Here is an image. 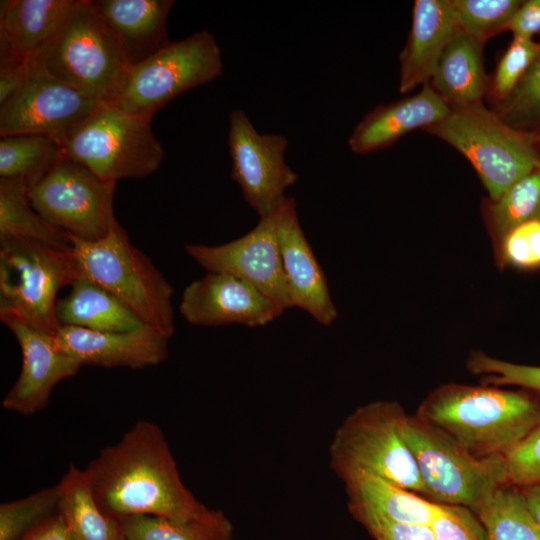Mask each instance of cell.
Masks as SVG:
<instances>
[{
  "mask_svg": "<svg viewBox=\"0 0 540 540\" xmlns=\"http://www.w3.org/2000/svg\"><path fill=\"white\" fill-rule=\"evenodd\" d=\"M101 508L117 520L131 516L192 519L211 509L183 483L160 427L136 422L84 469Z\"/></svg>",
  "mask_w": 540,
  "mask_h": 540,
  "instance_id": "cell-1",
  "label": "cell"
},
{
  "mask_svg": "<svg viewBox=\"0 0 540 540\" xmlns=\"http://www.w3.org/2000/svg\"><path fill=\"white\" fill-rule=\"evenodd\" d=\"M415 415L477 458L505 457L540 423V395L524 389L448 383L431 391Z\"/></svg>",
  "mask_w": 540,
  "mask_h": 540,
  "instance_id": "cell-2",
  "label": "cell"
},
{
  "mask_svg": "<svg viewBox=\"0 0 540 540\" xmlns=\"http://www.w3.org/2000/svg\"><path fill=\"white\" fill-rule=\"evenodd\" d=\"M69 239L80 277L106 289L144 325L172 337L174 289L118 222L100 240Z\"/></svg>",
  "mask_w": 540,
  "mask_h": 540,
  "instance_id": "cell-3",
  "label": "cell"
},
{
  "mask_svg": "<svg viewBox=\"0 0 540 540\" xmlns=\"http://www.w3.org/2000/svg\"><path fill=\"white\" fill-rule=\"evenodd\" d=\"M152 118L102 102L85 120L57 139L62 158L103 180L143 178L156 172L165 152L153 134Z\"/></svg>",
  "mask_w": 540,
  "mask_h": 540,
  "instance_id": "cell-4",
  "label": "cell"
},
{
  "mask_svg": "<svg viewBox=\"0 0 540 540\" xmlns=\"http://www.w3.org/2000/svg\"><path fill=\"white\" fill-rule=\"evenodd\" d=\"M402 433L416 461L424 497L436 504L475 511L508 484L505 457L477 458L415 414L405 417Z\"/></svg>",
  "mask_w": 540,
  "mask_h": 540,
  "instance_id": "cell-5",
  "label": "cell"
},
{
  "mask_svg": "<svg viewBox=\"0 0 540 540\" xmlns=\"http://www.w3.org/2000/svg\"><path fill=\"white\" fill-rule=\"evenodd\" d=\"M80 277L72 246L35 240L0 242V317L55 335L57 294Z\"/></svg>",
  "mask_w": 540,
  "mask_h": 540,
  "instance_id": "cell-6",
  "label": "cell"
},
{
  "mask_svg": "<svg viewBox=\"0 0 540 540\" xmlns=\"http://www.w3.org/2000/svg\"><path fill=\"white\" fill-rule=\"evenodd\" d=\"M406 416L396 401L379 400L356 408L333 437V470L340 478L369 472L424 497L416 461L402 433Z\"/></svg>",
  "mask_w": 540,
  "mask_h": 540,
  "instance_id": "cell-7",
  "label": "cell"
},
{
  "mask_svg": "<svg viewBox=\"0 0 540 540\" xmlns=\"http://www.w3.org/2000/svg\"><path fill=\"white\" fill-rule=\"evenodd\" d=\"M38 62L51 76L101 102L114 99L129 69L90 0H74Z\"/></svg>",
  "mask_w": 540,
  "mask_h": 540,
  "instance_id": "cell-8",
  "label": "cell"
},
{
  "mask_svg": "<svg viewBox=\"0 0 540 540\" xmlns=\"http://www.w3.org/2000/svg\"><path fill=\"white\" fill-rule=\"evenodd\" d=\"M427 130L471 162L491 201L540 166L533 137L504 123L482 102L451 108L442 121Z\"/></svg>",
  "mask_w": 540,
  "mask_h": 540,
  "instance_id": "cell-9",
  "label": "cell"
},
{
  "mask_svg": "<svg viewBox=\"0 0 540 540\" xmlns=\"http://www.w3.org/2000/svg\"><path fill=\"white\" fill-rule=\"evenodd\" d=\"M222 73L221 49L213 35L203 29L170 42L129 67L111 103L127 113L153 118L180 94L209 83Z\"/></svg>",
  "mask_w": 540,
  "mask_h": 540,
  "instance_id": "cell-10",
  "label": "cell"
},
{
  "mask_svg": "<svg viewBox=\"0 0 540 540\" xmlns=\"http://www.w3.org/2000/svg\"><path fill=\"white\" fill-rule=\"evenodd\" d=\"M116 184L61 158L28 197L37 213L69 238L97 241L118 222L113 210Z\"/></svg>",
  "mask_w": 540,
  "mask_h": 540,
  "instance_id": "cell-11",
  "label": "cell"
},
{
  "mask_svg": "<svg viewBox=\"0 0 540 540\" xmlns=\"http://www.w3.org/2000/svg\"><path fill=\"white\" fill-rule=\"evenodd\" d=\"M287 147L288 139L283 135L260 134L242 109L230 112L231 178L260 218L277 210L287 199L285 191L297 182L298 175L285 161Z\"/></svg>",
  "mask_w": 540,
  "mask_h": 540,
  "instance_id": "cell-12",
  "label": "cell"
},
{
  "mask_svg": "<svg viewBox=\"0 0 540 540\" xmlns=\"http://www.w3.org/2000/svg\"><path fill=\"white\" fill-rule=\"evenodd\" d=\"M279 208L231 242L216 246L187 244L185 251L207 272L230 274L244 280L283 314L291 305L279 246Z\"/></svg>",
  "mask_w": 540,
  "mask_h": 540,
  "instance_id": "cell-13",
  "label": "cell"
},
{
  "mask_svg": "<svg viewBox=\"0 0 540 540\" xmlns=\"http://www.w3.org/2000/svg\"><path fill=\"white\" fill-rule=\"evenodd\" d=\"M101 103L51 76L36 61L22 89L0 106V135L36 134L59 139Z\"/></svg>",
  "mask_w": 540,
  "mask_h": 540,
  "instance_id": "cell-14",
  "label": "cell"
},
{
  "mask_svg": "<svg viewBox=\"0 0 540 540\" xmlns=\"http://www.w3.org/2000/svg\"><path fill=\"white\" fill-rule=\"evenodd\" d=\"M179 311L190 324L206 327H258L282 315L265 295L244 280L217 272H207L185 287Z\"/></svg>",
  "mask_w": 540,
  "mask_h": 540,
  "instance_id": "cell-15",
  "label": "cell"
},
{
  "mask_svg": "<svg viewBox=\"0 0 540 540\" xmlns=\"http://www.w3.org/2000/svg\"><path fill=\"white\" fill-rule=\"evenodd\" d=\"M0 319L15 336L22 353L20 374L2 406L21 415H33L46 407L54 387L77 374L82 365L60 350L54 335L10 316Z\"/></svg>",
  "mask_w": 540,
  "mask_h": 540,
  "instance_id": "cell-16",
  "label": "cell"
},
{
  "mask_svg": "<svg viewBox=\"0 0 540 540\" xmlns=\"http://www.w3.org/2000/svg\"><path fill=\"white\" fill-rule=\"evenodd\" d=\"M279 246L291 308L302 309L321 325H331L337 318V310L326 275L304 234L295 199L291 197L279 208Z\"/></svg>",
  "mask_w": 540,
  "mask_h": 540,
  "instance_id": "cell-17",
  "label": "cell"
},
{
  "mask_svg": "<svg viewBox=\"0 0 540 540\" xmlns=\"http://www.w3.org/2000/svg\"><path fill=\"white\" fill-rule=\"evenodd\" d=\"M54 338L60 350L82 366L133 369L164 362L168 357L170 339L147 325L125 332H100L61 326Z\"/></svg>",
  "mask_w": 540,
  "mask_h": 540,
  "instance_id": "cell-18",
  "label": "cell"
},
{
  "mask_svg": "<svg viewBox=\"0 0 540 540\" xmlns=\"http://www.w3.org/2000/svg\"><path fill=\"white\" fill-rule=\"evenodd\" d=\"M341 479L349 510L367 531L383 524L430 525L439 510V504L369 472L356 471Z\"/></svg>",
  "mask_w": 540,
  "mask_h": 540,
  "instance_id": "cell-19",
  "label": "cell"
},
{
  "mask_svg": "<svg viewBox=\"0 0 540 540\" xmlns=\"http://www.w3.org/2000/svg\"><path fill=\"white\" fill-rule=\"evenodd\" d=\"M459 29L451 0L415 1L409 37L399 56L402 93L429 83L443 51Z\"/></svg>",
  "mask_w": 540,
  "mask_h": 540,
  "instance_id": "cell-20",
  "label": "cell"
},
{
  "mask_svg": "<svg viewBox=\"0 0 540 540\" xmlns=\"http://www.w3.org/2000/svg\"><path fill=\"white\" fill-rule=\"evenodd\" d=\"M451 108L430 82L416 95L382 105L368 113L355 127L348 144L357 154L390 146L404 134L442 121Z\"/></svg>",
  "mask_w": 540,
  "mask_h": 540,
  "instance_id": "cell-21",
  "label": "cell"
},
{
  "mask_svg": "<svg viewBox=\"0 0 540 540\" xmlns=\"http://www.w3.org/2000/svg\"><path fill=\"white\" fill-rule=\"evenodd\" d=\"M91 2L119 44L129 67L143 62L171 42L166 26L173 0Z\"/></svg>",
  "mask_w": 540,
  "mask_h": 540,
  "instance_id": "cell-22",
  "label": "cell"
},
{
  "mask_svg": "<svg viewBox=\"0 0 540 540\" xmlns=\"http://www.w3.org/2000/svg\"><path fill=\"white\" fill-rule=\"evenodd\" d=\"M74 0H4L0 4V60L39 61Z\"/></svg>",
  "mask_w": 540,
  "mask_h": 540,
  "instance_id": "cell-23",
  "label": "cell"
},
{
  "mask_svg": "<svg viewBox=\"0 0 540 540\" xmlns=\"http://www.w3.org/2000/svg\"><path fill=\"white\" fill-rule=\"evenodd\" d=\"M482 46L459 29L443 51L431 86L450 108L481 102L485 91Z\"/></svg>",
  "mask_w": 540,
  "mask_h": 540,
  "instance_id": "cell-24",
  "label": "cell"
},
{
  "mask_svg": "<svg viewBox=\"0 0 540 540\" xmlns=\"http://www.w3.org/2000/svg\"><path fill=\"white\" fill-rule=\"evenodd\" d=\"M70 287V293L56 303L60 326L125 332L144 325L122 302L95 282L79 277Z\"/></svg>",
  "mask_w": 540,
  "mask_h": 540,
  "instance_id": "cell-25",
  "label": "cell"
},
{
  "mask_svg": "<svg viewBox=\"0 0 540 540\" xmlns=\"http://www.w3.org/2000/svg\"><path fill=\"white\" fill-rule=\"evenodd\" d=\"M58 488V513L72 540H126L120 521L98 504L85 470L71 464Z\"/></svg>",
  "mask_w": 540,
  "mask_h": 540,
  "instance_id": "cell-26",
  "label": "cell"
},
{
  "mask_svg": "<svg viewBox=\"0 0 540 540\" xmlns=\"http://www.w3.org/2000/svg\"><path fill=\"white\" fill-rule=\"evenodd\" d=\"M62 158L56 138L19 134L0 138V178L28 190L38 184Z\"/></svg>",
  "mask_w": 540,
  "mask_h": 540,
  "instance_id": "cell-27",
  "label": "cell"
},
{
  "mask_svg": "<svg viewBox=\"0 0 540 540\" xmlns=\"http://www.w3.org/2000/svg\"><path fill=\"white\" fill-rule=\"evenodd\" d=\"M126 540H231L232 525L220 511L192 519L131 516L120 521Z\"/></svg>",
  "mask_w": 540,
  "mask_h": 540,
  "instance_id": "cell-28",
  "label": "cell"
},
{
  "mask_svg": "<svg viewBox=\"0 0 540 540\" xmlns=\"http://www.w3.org/2000/svg\"><path fill=\"white\" fill-rule=\"evenodd\" d=\"M28 191L17 182L0 178V242L24 239L70 247L69 237L33 208Z\"/></svg>",
  "mask_w": 540,
  "mask_h": 540,
  "instance_id": "cell-29",
  "label": "cell"
},
{
  "mask_svg": "<svg viewBox=\"0 0 540 540\" xmlns=\"http://www.w3.org/2000/svg\"><path fill=\"white\" fill-rule=\"evenodd\" d=\"M473 512L483 524L487 540H540V528L517 486H501Z\"/></svg>",
  "mask_w": 540,
  "mask_h": 540,
  "instance_id": "cell-30",
  "label": "cell"
},
{
  "mask_svg": "<svg viewBox=\"0 0 540 540\" xmlns=\"http://www.w3.org/2000/svg\"><path fill=\"white\" fill-rule=\"evenodd\" d=\"M540 221V166L512 184L488 207L489 228L499 242L516 227Z\"/></svg>",
  "mask_w": 540,
  "mask_h": 540,
  "instance_id": "cell-31",
  "label": "cell"
},
{
  "mask_svg": "<svg viewBox=\"0 0 540 540\" xmlns=\"http://www.w3.org/2000/svg\"><path fill=\"white\" fill-rule=\"evenodd\" d=\"M58 484L0 505V540H20L58 511Z\"/></svg>",
  "mask_w": 540,
  "mask_h": 540,
  "instance_id": "cell-32",
  "label": "cell"
},
{
  "mask_svg": "<svg viewBox=\"0 0 540 540\" xmlns=\"http://www.w3.org/2000/svg\"><path fill=\"white\" fill-rule=\"evenodd\" d=\"M460 29L484 43L502 29L522 1L518 0H451Z\"/></svg>",
  "mask_w": 540,
  "mask_h": 540,
  "instance_id": "cell-33",
  "label": "cell"
},
{
  "mask_svg": "<svg viewBox=\"0 0 540 540\" xmlns=\"http://www.w3.org/2000/svg\"><path fill=\"white\" fill-rule=\"evenodd\" d=\"M497 115L518 130L540 121V48L525 74L502 101Z\"/></svg>",
  "mask_w": 540,
  "mask_h": 540,
  "instance_id": "cell-34",
  "label": "cell"
},
{
  "mask_svg": "<svg viewBox=\"0 0 540 540\" xmlns=\"http://www.w3.org/2000/svg\"><path fill=\"white\" fill-rule=\"evenodd\" d=\"M466 366L477 375H483V384L492 386H518L540 395V367L516 364L474 351Z\"/></svg>",
  "mask_w": 540,
  "mask_h": 540,
  "instance_id": "cell-35",
  "label": "cell"
},
{
  "mask_svg": "<svg viewBox=\"0 0 540 540\" xmlns=\"http://www.w3.org/2000/svg\"><path fill=\"white\" fill-rule=\"evenodd\" d=\"M540 43L532 39L513 36L500 59L492 82V93L500 101L506 99L532 64Z\"/></svg>",
  "mask_w": 540,
  "mask_h": 540,
  "instance_id": "cell-36",
  "label": "cell"
},
{
  "mask_svg": "<svg viewBox=\"0 0 540 540\" xmlns=\"http://www.w3.org/2000/svg\"><path fill=\"white\" fill-rule=\"evenodd\" d=\"M430 526L435 540H487L478 516L462 505L439 504Z\"/></svg>",
  "mask_w": 540,
  "mask_h": 540,
  "instance_id": "cell-37",
  "label": "cell"
},
{
  "mask_svg": "<svg viewBox=\"0 0 540 540\" xmlns=\"http://www.w3.org/2000/svg\"><path fill=\"white\" fill-rule=\"evenodd\" d=\"M503 262L520 269L540 267V221L522 224L500 241Z\"/></svg>",
  "mask_w": 540,
  "mask_h": 540,
  "instance_id": "cell-38",
  "label": "cell"
},
{
  "mask_svg": "<svg viewBox=\"0 0 540 540\" xmlns=\"http://www.w3.org/2000/svg\"><path fill=\"white\" fill-rule=\"evenodd\" d=\"M508 484L540 483V423L505 456Z\"/></svg>",
  "mask_w": 540,
  "mask_h": 540,
  "instance_id": "cell-39",
  "label": "cell"
},
{
  "mask_svg": "<svg viewBox=\"0 0 540 540\" xmlns=\"http://www.w3.org/2000/svg\"><path fill=\"white\" fill-rule=\"evenodd\" d=\"M33 65L34 62L18 59L0 60V106L22 89L31 75Z\"/></svg>",
  "mask_w": 540,
  "mask_h": 540,
  "instance_id": "cell-40",
  "label": "cell"
},
{
  "mask_svg": "<svg viewBox=\"0 0 540 540\" xmlns=\"http://www.w3.org/2000/svg\"><path fill=\"white\" fill-rule=\"evenodd\" d=\"M368 532L375 540H435L431 526L426 524H383Z\"/></svg>",
  "mask_w": 540,
  "mask_h": 540,
  "instance_id": "cell-41",
  "label": "cell"
},
{
  "mask_svg": "<svg viewBox=\"0 0 540 540\" xmlns=\"http://www.w3.org/2000/svg\"><path fill=\"white\" fill-rule=\"evenodd\" d=\"M516 37L532 39L540 31V0L522 2L507 28Z\"/></svg>",
  "mask_w": 540,
  "mask_h": 540,
  "instance_id": "cell-42",
  "label": "cell"
},
{
  "mask_svg": "<svg viewBox=\"0 0 540 540\" xmlns=\"http://www.w3.org/2000/svg\"><path fill=\"white\" fill-rule=\"evenodd\" d=\"M20 540H72L58 511L40 523Z\"/></svg>",
  "mask_w": 540,
  "mask_h": 540,
  "instance_id": "cell-43",
  "label": "cell"
},
{
  "mask_svg": "<svg viewBox=\"0 0 540 540\" xmlns=\"http://www.w3.org/2000/svg\"><path fill=\"white\" fill-rule=\"evenodd\" d=\"M526 506L540 528V483L518 487Z\"/></svg>",
  "mask_w": 540,
  "mask_h": 540,
  "instance_id": "cell-44",
  "label": "cell"
}]
</instances>
